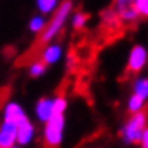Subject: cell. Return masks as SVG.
<instances>
[{"label":"cell","mask_w":148,"mask_h":148,"mask_svg":"<svg viewBox=\"0 0 148 148\" xmlns=\"http://www.w3.org/2000/svg\"><path fill=\"white\" fill-rule=\"evenodd\" d=\"M145 106H147V100H143L142 97L135 95V93H132V95L127 98V111H129L130 114L145 111Z\"/></svg>","instance_id":"obj_12"},{"label":"cell","mask_w":148,"mask_h":148,"mask_svg":"<svg viewBox=\"0 0 148 148\" xmlns=\"http://www.w3.org/2000/svg\"><path fill=\"white\" fill-rule=\"evenodd\" d=\"M132 7L138 16H143V18L148 16V0H134Z\"/></svg>","instance_id":"obj_17"},{"label":"cell","mask_w":148,"mask_h":148,"mask_svg":"<svg viewBox=\"0 0 148 148\" xmlns=\"http://www.w3.org/2000/svg\"><path fill=\"white\" fill-rule=\"evenodd\" d=\"M71 13H73V2H71V0H64L63 3L58 5V8L50 15L52 16L50 21L47 19L45 29L40 32V40L44 42V44H47V42H50V40H55L56 37L61 34V31L64 29L68 19H69Z\"/></svg>","instance_id":"obj_1"},{"label":"cell","mask_w":148,"mask_h":148,"mask_svg":"<svg viewBox=\"0 0 148 148\" xmlns=\"http://www.w3.org/2000/svg\"><path fill=\"white\" fill-rule=\"evenodd\" d=\"M34 114L39 122L44 124L50 116L55 114V103H53V97H42L39 98L34 106Z\"/></svg>","instance_id":"obj_8"},{"label":"cell","mask_w":148,"mask_h":148,"mask_svg":"<svg viewBox=\"0 0 148 148\" xmlns=\"http://www.w3.org/2000/svg\"><path fill=\"white\" fill-rule=\"evenodd\" d=\"M58 5H60V0H36L37 10L44 16H50L58 8Z\"/></svg>","instance_id":"obj_11"},{"label":"cell","mask_w":148,"mask_h":148,"mask_svg":"<svg viewBox=\"0 0 148 148\" xmlns=\"http://www.w3.org/2000/svg\"><path fill=\"white\" fill-rule=\"evenodd\" d=\"M134 0H114V10H121V8H126L129 5H132Z\"/></svg>","instance_id":"obj_20"},{"label":"cell","mask_w":148,"mask_h":148,"mask_svg":"<svg viewBox=\"0 0 148 148\" xmlns=\"http://www.w3.org/2000/svg\"><path fill=\"white\" fill-rule=\"evenodd\" d=\"M10 148H23V147H21V145H18V143H15L13 147H10Z\"/></svg>","instance_id":"obj_21"},{"label":"cell","mask_w":148,"mask_h":148,"mask_svg":"<svg viewBox=\"0 0 148 148\" xmlns=\"http://www.w3.org/2000/svg\"><path fill=\"white\" fill-rule=\"evenodd\" d=\"M47 64L42 61V60H36V61H32V63L29 64V69H27V73H29L31 77L34 79H39L42 77L45 73H47Z\"/></svg>","instance_id":"obj_16"},{"label":"cell","mask_w":148,"mask_h":148,"mask_svg":"<svg viewBox=\"0 0 148 148\" xmlns=\"http://www.w3.org/2000/svg\"><path fill=\"white\" fill-rule=\"evenodd\" d=\"M147 129V113L140 111V113H134L130 118L122 124L119 135H121L122 142L129 145H137L138 138H140L142 132Z\"/></svg>","instance_id":"obj_3"},{"label":"cell","mask_w":148,"mask_h":148,"mask_svg":"<svg viewBox=\"0 0 148 148\" xmlns=\"http://www.w3.org/2000/svg\"><path fill=\"white\" fill-rule=\"evenodd\" d=\"M103 18L106 23H114L116 19H118V16H116V10L113 8V10H106L103 13Z\"/></svg>","instance_id":"obj_18"},{"label":"cell","mask_w":148,"mask_h":148,"mask_svg":"<svg viewBox=\"0 0 148 148\" xmlns=\"http://www.w3.org/2000/svg\"><path fill=\"white\" fill-rule=\"evenodd\" d=\"M132 93L142 97L143 100L148 98V79L145 76H138L132 84Z\"/></svg>","instance_id":"obj_13"},{"label":"cell","mask_w":148,"mask_h":148,"mask_svg":"<svg viewBox=\"0 0 148 148\" xmlns=\"http://www.w3.org/2000/svg\"><path fill=\"white\" fill-rule=\"evenodd\" d=\"M63 55H64V48L61 44L58 42H47V45L44 47L40 53V60L44 61L47 66H53V64H58L61 60H63Z\"/></svg>","instance_id":"obj_7"},{"label":"cell","mask_w":148,"mask_h":148,"mask_svg":"<svg viewBox=\"0 0 148 148\" xmlns=\"http://www.w3.org/2000/svg\"><path fill=\"white\" fill-rule=\"evenodd\" d=\"M16 143V124L2 121L0 124V148H10Z\"/></svg>","instance_id":"obj_9"},{"label":"cell","mask_w":148,"mask_h":148,"mask_svg":"<svg viewBox=\"0 0 148 148\" xmlns=\"http://www.w3.org/2000/svg\"><path fill=\"white\" fill-rule=\"evenodd\" d=\"M45 26H47V18L44 15H40V13L39 15H34L29 19V23H27V29L32 34H40L45 29Z\"/></svg>","instance_id":"obj_14"},{"label":"cell","mask_w":148,"mask_h":148,"mask_svg":"<svg viewBox=\"0 0 148 148\" xmlns=\"http://www.w3.org/2000/svg\"><path fill=\"white\" fill-rule=\"evenodd\" d=\"M137 145H140V148H148V129H145L143 132H142Z\"/></svg>","instance_id":"obj_19"},{"label":"cell","mask_w":148,"mask_h":148,"mask_svg":"<svg viewBox=\"0 0 148 148\" xmlns=\"http://www.w3.org/2000/svg\"><path fill=\"white\" fill-rule=\"evenodd\" d=\"M71 24L76 31H82L85 29L87 23H89V15H85L84 11H76V13H71Z\"/></svg>","instance_id":"obj_15"},{"label":"cell","mask_w":148,"mask_h":148,"mask_svg":"<svg viewBox=\"0 0 148 148\" xmlns=\"http://www.w3.org/2000/svg\"><path fill=\"white\" fill-rule=\"evenodd\" d=\"M37 130L34 122L29 121V118L21 121L19 124H16V143L21 147H27L36 140Z\"/></svg>","instance_id":"obj_6"},{"label":"cell","mask_w":148,"mask_h":148,"mask_svg":"<svg viewBox=\"0 0 148 148\" xmlns=\"http://www.w3.org/2000/svg\"><path fill=\"white\" fill-rule=\"evenodd\" d=\"M148 63V50L145 45L142 44H135L130 47L129 55H127V71L132 74H140L142 71L147 68Z\"/></svg>","instance_id":"obj_4"},{"label":"cell","mask_w":148,"mask_h":148,"mask_svg":"<svg viewBox=\"0 0 148 148\" xmlns=\"http://www.w3.org/2000/svg\"><path fill=\"white\" fill-rule=\"evenodd\" d=\"M116 16H118V19L121 23H124V24H130V23H135L140 16L137 15V11L134 10L132 5H129V7L126 8H121V10L116 11Z\"/></svg>","instance_id":"obj_10"},{"label":"cell","mask_w":148,"mask_h":148,"mask_svg":"<svg viewBox=\"0 0 148 148\" xmlns=\"http://www.w3.org/2000/svg\"><path fill=\"white\" fill-rule=\"evenodd\" d=\"M64 127H66V118L64 113H55L53 116L44 122L42 129V138L48 148H58L63 143L64 138Z\"/></svg>","instance_id":"obj_2"},{"label":"cell","mask_w":148,"mask_h":148,"mask_svg":"<svg viewBox=\"0 0 148 148\" xmlns=\"http://www.w3.org/2000/svg\"><path fill=\"white\" fill-rule=\"evenodd\" d=\"M24 119H27V113L21 103L10 100L3 105V108H2V121L11 122V124H19Z\"/></svg>","instance_id":"obj_5"}]
</instances>
